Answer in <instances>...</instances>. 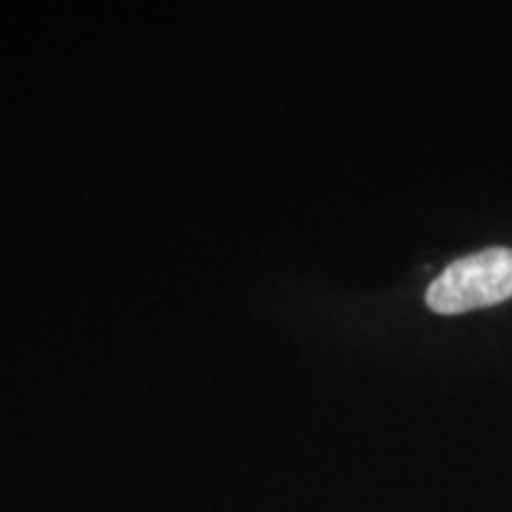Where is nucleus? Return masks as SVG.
Returning <instances> with one entry per match:
<instances>
[{
	"mask_svg": "<svg viewBox=\"0 0 512 512\" xmlns=\"http://www.w3.org/2000/svg\"><path fill=\"white\" fill-rule=\"evenodd\" d=\"M512 299V249L491 247L453 261L427 290V306L458 316Z\"/></svg>",
	"mask_w": 512,
	"mask_h": 512,
	"instance_id": "nucleus-1",
	"label": "nucleus"
}]
</instances>
